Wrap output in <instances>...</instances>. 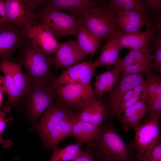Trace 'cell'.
I'll return each instance as SVG.
<instances>
[{"label":"cell","mask_w":161,"mask_h":161,"mask_svg":"<svg viewBox=\"0 0 161 161\" xmlns=\"http://www.w3.org/2000/svg\"><path fill=\"white\" fill-rule=\"evenodd\" d=\"M99 127L90 123L79 120L75 116L72 126V136L76 143L91 146L98 134Z\"/></svg>","instance_id":"20"},{"label":"cell","mask_w":161,"mask_h":161,"mask_svg":"<svg viewBox=\"0 0 161 161\" xmlns=\"http://www.w3.org/2000/svg\"><path fill=\"white\" fill-rule=\"evenodd\" d=\"M23 30L8 22L0 25V61L16 62L14 52L27 38Z\"/></svg>","instance_id":"9"},{"label":"cell","mask_w":161,"mask_h":161,"mask_svg":"<svg viewBox=\"0 0 161 161\" xmlns=\"http://www.w3.org/2000/svg\"><path fill=\"white\" fill-rule=\"evenodd\" d=\"M12 117L8 118L0 117V132L2 133L5 129L7 124L13 120Z\"/></svg>","instance_id":"37"},{"label":"cell","mask_w":161,"mask_h":161,"mask_svg":"<svg viewBox=\"0 0 161 161\" xmlns=\"http://www.w3.org/2000/svg\"><path fill=\"white\" fill-rule=\"evenodd\" d=\"M23 31L38 49L46 53L55 52L61 44L50 31L39 23L28 26Z\"/></svg>","instance_id":"11"},{"label":"cell","mask_w":161,"mask_h":161,"mask_svg":"<svg viewBox=\"0 0 161 161\" xmlns=\"http://www.w3.org/2000/svg\"><path fill=\"white\" fill-rule=\"evenodd\" d=\"M139 158L140 161H161V141L147 153Z\"/></svg>","instance_id":"33"},{"label":"cell","mask_w":161,"mask_h":161,"mask_svg":"<svg viewBox=\"0 0 161 161\" xmlns=\"http://www.w3.org/2000/svg\"><path fill=\"white\" fill-rule=\"evenodd\" d=\"M160 117L148 116L143 123L134 127L135 136L129 147L136 151L138 158L147 153L160 141Z\"/></svg>","instance_id":"8"},{"label":"cell","mask_w":161,"mask_h":161,"mask_svg":"<svg viewBox=\"0 0 161 161\" xmlns=\"http://www.w3.org/2000/svg\"><path fill=\"white\" fill-rule=\"evenodd\" d=\"M153 59V55L147 58L141 56H137L130 61L127 65L122 69V72L129 74H145L151 69Z\"/></svg>","instance_id":"29"},{"label":"cell","mask_w":161,"mask_h":161,"mask_svg":"<svg viewBox=\"0 0 161 161\" xmlns=\"http://www.w3.org/2000/svg\"><path fill=\"white\" fill-rule=\"evenodd\" d=\"M107 5L115 13L122 10L134 11L150 17L149 11L143 1L110 0Z\"/></svg>","instance_id":"24"},{"label":"cell","mask_w":161,"mask_h":161,"mask_svg":"<svg viewBox=\"0 0 161 161\" xmlns=\"http://www.w3.org/2000/svg\"><path fill=\"white\" fill-rule=\"evenodd\" d=\"M87 56L80 48L76 41L69 39L61 44L55 52V69L71 66Z\"/></svg>","instance_id":"16"},{"label":"cell","mask_w":161,"mask_h":161,"mask_svg":"<svg viewBox=\"0 0 161 161\" xmlns=\"http://www.w3.org/2000/svg\"><path fill=\"white\" fill-rule=\"evenodd\" d=\"M82 145L75 142L63 148L57 147L53 150L49 161H72L82 153Z\"/></svg>","instance_id":"28"},{"label":"cell","mask_w":161,"mask_h":161,"mask_svg":"<svg viewBox=\"0 0 161 161\" xmlns=\"http://www.w3.org/2000/svg\"><path fill=\"white\" fill-rule=\"evenodd\" d=\"M116 13V21L118 27L123 33H134L141 31L145 25L147 29L154 27L153 20L150 17L134 11L122 10Z\"/></svg>","instance_id":"14"},{"label":"cell","mask_w":161,"mask_h":161,"mask_svg":"<svg viewBox=\"0 0 161 161\" xmlns=\"http://www.w3.org/2000/svg\"><path fill=\"white\" fill-rule=\"evenodd\" d=\"M7 22L23 30L38 24L37 11L44 0H4Z\"/></svg>","instance_id":"6"},{"label":"cell","mask_w":161,"mask_h":161,"mask_svg":"<svg viewBox=\"0 0 161 161\" xmlns=\"http://www.w3.org/2000/svg\"><path fill=\"white\" fill-rule=\"evenodd\" d=\"M98 161H110L109 160H108L106 159L103 158L100 160Z\"/></svg>","instance_id":"42"},{"label":"cell","mask_w":161,"mask_h":161,"mask_svg":"<svg viewBox=\"0 0 161 161\" xmlns=\"http://www.w3.org/2000/svg\"><path fill=\"white\" fill-rule=\"evenodd\" d=\"M54 90L56 102L72 111L81 109L95 98L90 83L66 84L59 86Z\"/></svg>","instance_id":"7"},{"label":"cell","mask_w":161,"mask_h":161,"mask_svg":"<svg viewBox=\"0 0 161 161\" xmlns=\"http://www.w3.org/2000/svg\"><path fill=\"white\" fill-rule=\"evenodd\" d=\"M121 71L115 67L112 69L107 70L104 72L96 75V79L94 84L95 95L98 97V100L100 101L102 95L104 93H109L112 91L119 81Z\"/></svg>","instance_id":"21"},{"label":"cell","mask_w":161,"mask_h":161,"mask_svg":"<svg viewBox=\"0 0 161 161\" xmlns=\"http://www.w3.org/2000/svg\"><path fill=\"white\" fill-rule=\"evenodd\" d=\"M86 146V150L72 161H97L91 146Z\"/></svg>","instance_id":"35"},{"label":"cell","mask_w":161,"mask_h":161,"mask_svg":"<svg viewBox=\"0 0 161 161\" xmlns=\"http://www.w3.org/2000/svg\"><path fill=\"white\" fill-rule=\"evenodd\" d=\"M155 25L150 29L145 31L130 33H123L114 38L121 47L131 50H139L150 52V41L153 40L156 32Z\"/></svg>","instance_id":"15"},{"label":"cell","mask_w":161,"mask_h":161,"mask_svg":"<svg viewBox=\"0 0 161 161\" xmlns=\"http://www.w3.org/2000/svg\"><path fill=\"white\" fill-rule=\"evenodd\" d=\"M134 94L130 99L119 105L107 118L105 121H112L116 118H118L121 114L129 107L139 100L146 97L147 88L145 80L134 89Z\"/></svg>","instance_id":"25"},{"label":"cell","mask_w":161,"mask_h":161,"mask_svg":"<svg viewBox=\"0 0 161 161\" xmlns=\"http://www.w3.org/2000/svg\"><path fill=\"white\" fill-rule=\"evenodd\" d=\"M144 75L123 73L117 86L106 97V112L111 109L129 90L140 84L144 80Z\"/></svg>","instance_id":"17"},{"label":"cell","mask_w":161,"mask_h":161,"mask_svg":"<svg viewBox=\"0 0 161 161\" xmlns=\"http://www.w3.org/2000/svg\"><path fill=\"white\" fill-rule=\"evenodd\" d=\"M143 2L148 9L150 13L153 15L154 20L159 18L161 10V0H144Z\"/></svg>","instance_id":"34"},{"label":"cell","mask_w":161,"mask_h":161,"mask_svg":"<svg viewBox=\"0 0 161 161\" xmlns=\"http://www.w3.org/2000/svg\"><path fill=\"white\" fill-rule=\"evenodd\" d=\"M76 41L80 49L91 59L100 43L82 24L79 27L76 35Z\"/></svg>","instance_id":"27"},{"label":"cell","mask_w":161,"mask_h":161,"mask_svg":"<svg viewBox=\"0 0 161 161\" xmlns=\"http://www.w3.org/2000/svg\"><path fill=\"white\" fill-rule=\"evenodd\" d=\"M105 121L99 127L98 134L91 146L96 158L130 161L131 148L120 136L112 121Z\"/></svg>","instance_id":"2"},{"label":"cell","mask_w":161,"mask_h":161,"mask_svg":"<svg viewBox=\"0 0 161 161\" xmlns=\"http://www.w3.org/2000/svg\"><path fill=\"white\" fill-rule=\"evenodd\" d=\"M37 12L38 23L47 28L56 39L76 35L82 24L79 18L71 13L42 8Z\"/></svg>","instance_id":"5"},{"label":"cell","mask_w":161,"mask_h":161,"mask_svg":"<svg viewBox=\"0 0 161 161\" xmlns=\"http://www.w3.org/2000/svg\"><path fill=\"white\" fill-rule=\"evenodd\" d=\"M105 4L101 0H44L41 7L52 10H67L79 18L89 9Z\"/></svg>","instance_id":"13"},{"label":"cell","mask_w":161,"mask_h":161,"mask_svg":"<svg viewBox=\"0 0 161 161\" xmlns=\"http://www.w3.org/2000/svg\"><path fill=\"white\" fill-rule=\"evenodd\" d=\"M7 22V17L4 0H0V25Z\"/></svg>","instance_id":"36"},{"label":"cell","mask_w":161,"mask_h":161,"mask_svg":"<svg viewBox=\"0 0 161 161\" xmlns=\"http://www.w3.org/2000/svg\"><path fill=\"white\" fill-rule=\"evenodd\" d=\"M75 119L73 113L60 122L46 137L42 140L44 147L47 150L53 151L63 140L72 136L73 125Z\"/></svg>","instance_id":"18"},{"label":"cell","mask_w":161,"mask_h":161,"mask_svg":"<svg viewBox=\"0 0 161 161\" xmlns=\"http://www.w3.org/2000/svg\"><path fill=\"white\" fill-rule=\"evenodd\" d=\"M150 45L154 48V62L152 68L154 71L159 72L161 70V29H157Z\"/></svg>","instance_id":"31"},{"label":"cell","mask_w":161,"mask_h":161,"mask_svg":"<svg viewBox=\"0 0 161 161\" xmlns=\"http://www.w3.org/2000/svg\"><path fill=\"white\" fill-rule=\"evenodd\" d=\"M96 69L93 63L86 61L69 67L52 83L53 89L76 83H90Z\"/></svg>","instance_id":"10"},{"label":"cell","mask_w":161,"mask_h":161,"mask_svg":"<svg viewBox=\"0 0 161 161\" xmlns=\"http://www.w3.org/2000/svg\"><path fill=\"white\" fill-rule=\"evenodd\" d=\"M5 114L3 112H1L0 110V117H4Z\"/></svg>","instance_id":"41"},{"label":"cell","mask_w":161,"mask_h":161,"mask_svg":"<svg viewBox=\"0 0 161 161\" xmlns=\"http://www.w3.org/2000/svg\"><path fill=\"white\" fill-rule=\"evenodd\" d=\"M3 91L0 90V108L1 106L2 100H3Z\"/></svg>","instance_id":"39"},{"label":"cell","mask_w":161,"mask_h":161,"mask_svg":"<svg viewBox=\"0 0 161 161\" xmlns=\"http://www.w3.org/2000/svg\"><path fill=\"white\" fill-rule=\"evenodd\" d=\"M1 76L3 84V91L6 93L7 100L4 108L5 112L9 113L12 107L17 108V103L22 95L19 89L16 86L11 76L7 73L3 72Z\"/></svg>","instance_id":"26"},{"label":"cell","mask_w":161,"mask_h":161,"mask_svg":"<svg viewBox=\"0 0 161 161\" xmlns=\"http://www.w3.org/2000/svg\"><path fill=\"white\" fill-rule=\"evenodd\" d=\"M73 112L60 105L55 100L52 103L41 115L37 127L42 139L46 137L61 121L72 115Z\"/></svg>","instance_id":"12"},{"label":"cell","mask_w":161,"mask_h":161,"mask_svg":"<svg viewBox=\"0 0 161 161\" xmlns=\"http://www.w3.org/2000/svg\"><path fill=\"white\" fill-rule=\"evenodd\" d=\"M157 96L146 103L148 113V116H160L161 115V82L157 87Z\"/></svg>","instance_id":"32"},{"label":"cell","mask_w":161,"mask_h":161,"mask_svg":"<svg viewBox=\"0 0 161 161\" xmlns=\"http://www.w3.org/2000/svg\"><path fill=\"white\" fill-rule=\"evenodd\" d=\"M1 77V76H0V90L4 91L3 82Z\"/></svg>","instance_id":"40"},{"label":"cell","mask_w":161,"mask_h":161,"mask_svg":"<svg viewBox=\"0 0 161 161\" xmlns=\"http://www.w3.org/2000/svg\"><path fill=\"white\" fill-rule=\"evenodd\" d=\"M146 75L147 92L145 100V103L154 98L157 93V87L161 82L160 76H157L153 74L151 70L147 71Z\"/></svg>","instance_id":"30"},{"label":"cell","mask_w":161,"mask_h":161,"mask_svg":"<svg viewBox=\"0 0 161 161\" xmlns=\"http://www.w3.org/2000/svg\"><path fill=\"white\" fill-rule=\"evenodd\" d=\"M1 156L0 155V160H1Z\"/></svg>","instance_id":"43"},{"label":"cell","mask_w":161,"mask_h":161,"mask_svg":"<svg viewBox=\"0 0 161 161\" xmlns=\"http://www.w3.org/2000/svg\"><path fill=\"white\" fill-rule=\"evenodd\" d=\"M1 133L0 132V144H1L3 147L9 148L12 144L11 140L8 139H4L1 136Z\"/></svg>","instance_id":"38"},{"label":"cell","mask_w":161,"mask_h":161,"mask_svg":"<svg viewBox=\"0 0 161 161\" xmlns=\"http://www.w3.org/2000/svg\"><path fill=\"white\" fill-rule=\"evenodd\" d=\"M52 83L41 82L32 85L31 89L22 95L17 107L32 120L36 121L56 100Z\"/></svg>","instance_id":"4"},{"label":"cell","mask_w":161,"mask_h":161,"mask_svg":"<svg viewBox=\"0 0 161 161\" xmlns=\"http://www.w3.org/2000/svg\"><path fill=\"white\" fill-rule=\"evenodd\" d=\"M123 49L114 38L108 40L101 49L98 58L93 63L96 69L101 66L110 67L111 65H114L119 58V53Z\"/></svg>","instance_id":"23"},{"label":"cell","mask_w":161,"mask_h":161,"mask_svg":"<svg viewBox=\"0 0 161 161\" xmlns=\"http://www.w3.org/2000/svg\"><path fill=\"white\" fill-rule=\"evenodd\" d=\"M22 66L19 62L0 61V68L3 72L7 73L11 76L22 95L30 90L32 85L29 83L24 74L23 73Z\"/></svg>","instance_id":"22"},{"label":"cell","mask_w":161,"mask_h":161,"mask_svg":"<svg viewBox=\"0 0 161 161\" xmlns=\"http://www.w3.org/2000/svg\"><path fill=\"white\" fill-rule=\"evenodd\" d=\"M106 105L95 98L81 109L74 112L76 117L99 127L106 117Z\"/></svg>","instance_id":"19"},{"label":"cell","mask_w":161,"mask_h":161,"mask_svg":"<svg viewBox=\"0 0 161 161\" xmlns=\"http://www.w3.org/2000/svg\"><path fill=\"white\" fill-rule=\"evenodd\" d=\"M115 18V13L105 4L89 9L78 18L82 25L100 43L123 33Z\"/></svg>","instance_id":"3"},{"label":"cell","mask_w":161,"mask_h":161,"mask_svg":"<svg viewBox=\"0 0 161 161\" xmlns=\"http://www.w3.org/2000/svg\"><path fill=\"white\" fill-rule=\"evenodd\" d=\"M17 49L16 62L24 67V74L31 84L54 81L56 77L51 70L55 64L54 58L38 49L27 38Z\"/></svg>","instance_id":"1"}]
</instances>
